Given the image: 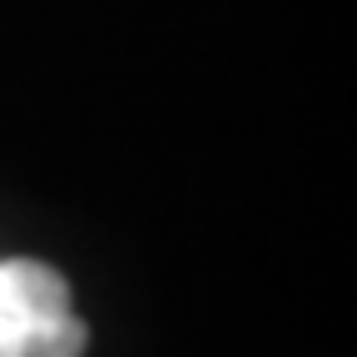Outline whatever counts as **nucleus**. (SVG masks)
Instances as JSON below:
<instances>
[{"mask_svg":"<svg viewBox=\"0 0 357 357\" xmlns=\"http://www.w3.org/2000/svg\"><path fill=\"white\" fill-rule=\"evenodd\" d=\"M89 328L70 312V283L50 263H0V357H84Z\"/></svg>","mask_w":357,"mask_h":357,"instance_id":"f257e3e1","label":"nucleus"}]
</instances>
